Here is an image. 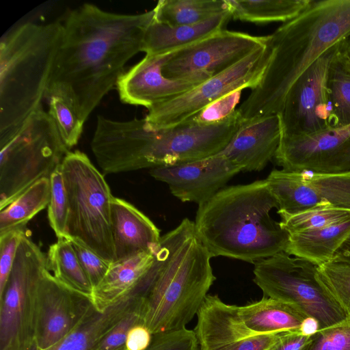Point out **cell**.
Listing matches in <instances>:
<instances>
[{
  "instance_id": "obj_20",
  "label": "cell",
  "mask_w": 350,
  "mask_h": 350,
  "mask_svg": "<svg viewBox=\"0 0 350 350\" xmlns=\"http://www.w3.org/2000/svg\"><path fill=\"white\" fill-rule=\"evenodd\" d=\"M282 137L278 113L243 121L221 152L241 172L263 170L275 157Z\"/></svg>"
},
{
  "instance_id": "obj_35",
  "label": "cell",
  "mask_w": 350,
  "mask_h": 350,
  "mask_svg": "<svg viewBox=\"0 0 350 350\" xmlns=\"http://www.w3.org/2000/svg\"><path fill=\"white\" fill-rule=\"evenodd\" d=\"M51 197L48 205V219L57 238L68 237V200L62 166L59 165L50 176Z\"/></svg>"
},
{
  "instance_id": "obj_23",
  "label": "cell",
  "mask_w": 350,
  "mask_h": 350,
  "mask_svg": "<svg viewBox=\"0 0 350 350\" xmlns=\"http://www.w3.org/2000/svg\"><path fill=\"white\" fill-rule=\"evenodd\" d=\"M231 18L228 11L197 24L171 26L154 17L146 31L142 51L157 55L176 51L224 29Z\"/></svg>"
},
{
  "instance_id": "obj_43",
  "label": "cell",
  "mask_w": 350,
  "mask_h": 350,
  "mask_svg": "<svg viewBox=\"0 0 350 350\" xmlns=\"http://www.w3.org/2000/svg\"><path fill=\"white\" fill-rule=\"evenodd\" d=\"M152 334L144 325L133 327L128 333L125 342L126 350H145L152 341Z\"/></svg>"
},
{
  "instance_id": "obj_38",
  "label": "cell",
  "mask_w": 350,
  "mask_h": 350,
  "mask_svg": "<svg viewBox=\"0 0 350 350\" xmlns=\"http://www.w3.org/2000/svg\"><path fill=\"white\" fill-rule=\"evenodd\" d=\"M68 238L81 267L94 288L103 280L111 263L78 239L69 237Z\"/></svg>"
},
{
  "instance_id": "obj_36",
  "label": "cell",
  "mask_w": 350,
  "mask_h": 350,
  "mask_svg": "<svg viewBox=\"0 0 350 350\" xmlns=\"http://www.w3.org/2000/svg\"><path fill=\"white\" fill-rule=\"evenodd\" d=\"M301 350H350V317L340 324L317 332Z\"/></svg>"
},
{
  "instance_id": "obj_9",
  "label": "cell",
  "mask_w": 350,
  "mask_h": 350,
  "mask_svg": "<svg viewBox=\"0 0 350 350\" xmlns=\"http://www.w3.org/2000/svg\"><path fill=\"white\" fill-rule=\"evenodd\" d=\"M253 273L254 282L266 297L291 304L315 319L320 329L349 317L323 283L318 266L307 260L281 252L256 262Z\"/></svg>"
},
{
  "instance_id": "obj_32",
  "label": "cell",
  "mask_w": 350,
  "mask_h": 350,
  "mask_svg": "<svg viewBox=\"0 0 350 350\" xmlns=\"http://www.w3.org/2000/svg\"><path fill=\"white\" fill-rule=\"evenodd\" d=\"M48 113L53 120L58 131L68 149L77 144L83 132L81 120L72 101L57 91L46 93Z\"/></svg>"
},
{
  "instance_id": "obj_27",
  "label": "cell",
  "mask_w": 350,
  "mask_h": 350,
  "mask_svg": "<svg viewBox=\"0 0 350 350\" xmlns=\"http://www.w3.org/2000/svg\"><path fill=\"white\" fill-rule=\"evenodd\" d=\"M326 90L330 128L349 125L350 57L342 49L341 42L328 68Z\"/></svg>"
},
{
  "instance_id": "obj_44",
  "label": "cell",
  "mask_w": 350,
  "mask_h": 350,
  "mask_svg": "<svg viewBox=\"0 0 350 350\" xmlns=\"http://www.w3.org/2000/svg\"><path fill=\"white\" fill-rule=\"evenodd\" d=\"M320 329L319 322L314 318L306 317L303 321L299 332L306 336H312Z\"/></svg>"
},
{
  "instance_id": "obj_18",
  "label": "cell",
  "mask_w": 350,
  "mask_h": 350,
  "mask_svg": "<svg viewBox=\"0 0 350 350\" xmlns=\"http://www.w3.org/2000/svg\"><path fill=\"white\" fill-rule=\"evenodd\" d=\"M175 51L146 55L140 62L124 71L116 84L120 100L126 104L150 109L187 92L210 78L198 76L172 79L164 76L163 66Z\"/></svg>"
},
{
  "instance_id": "obj_19",
  "label": "cell",
  "mask_w": 350,
  "mask_h": 350,
  "mask_svg": "<svg viewBox=\"0 0 350 350\" xmlns=\"http://www.w3.org/2000/svg\"><path fill=\"white\" fill-rule=\"evenodd\" d=\"M240 169L221 152L191 162L152 168L150 175L166 183L173 196L183 202H205Z\"/></svg>"
},
{
  "instance_id": "obj_45",
  "label": "cell",
  "mask_w": 350,
  "mask_h": 350,
  "mask_svg": "<svg viewBox=\"0 0 350 350\" xmlns=\"http://www.w3.org/2000/svg\"><path fill=\"white\" fill-rule=\"evenodd\" d=\"M333 259L350 264V234L337 250Z\"/></svg>"
},
{
  "instance_id": "obj_47",
  "label": "cell",
  "mask_w": 350,
  "mask_h": 350,
  "mask_svg": "<svg viewBox=\"0 0 350 350\" xmlns=\"http://www.w3.org/2000/svg\"><path fill=\"white\" fill-rule=\"evenodd\" d=\"M28 350H40V349L38 348V347L36 342V340H35V342L31 345V346L29 348Z\"/></svg>"
},
{
  "instance_id": "obj_37",
  "label": "cell",
  "mask_w": 350,
  "mask_h": 350,
  "mask_svg": "<svg viewBox=\"0 0 350 350\" xmlns=\"http://www.w3.org/2000/svg\"><path fill=\"white\" fill-rule=\"evenodd\" d=\"M142 297L107 332L94 350H119L125 347L126 336L130 329L135 325L142 324Z\"/></svg>"
},
{
  "instance_id": "obj_40",
  "label": "cell",
  "mask_w": 350,
  "mask_h": 350,
  "mask_svg": "<svg viewBox=\"0 0 350 350\" xmlns=\"http://www.w3.org/2000/svg\"><path fill=\"white\" fill-rule=\"evenodd\" d=\"M25 234V230H14L0 235V294L6 284Z\"/></svg>"
},
{
  "instance_id": "obj_29",
  "label": "cell",
  "mask_w": 350,
  "mask_h": 350,
  "mask_svg": "<svg viewBox=\"0 0 350 350\" xmlns=\"http://www.w3.org/2000/svg\"><path fill=\"white\" fill-rule=\"evenodd\" d=\"M50 197L49 178H42L27 188L0 210V235L14 230H25L29 221L48 206Z\"/></svg>"
},
{
  "instance_id": "obj_42",
  "label": "cell",
  "mask_w": 350,
  "mask_h": 350,
  "mask_svg": "<svg viewBox=\"0 0 350 350\" xmlns=\"http://www.w3.org/2000/svg\"><path fill=\"white\" fill-rule=\"evenodd\" d=\"M310 337L300 332H282L269 350H301Z\"/></svg>"
},
{
  "instance_id": "obj_46",
  "label": "cell",
  "mask_w": 350,
  "mask_h": 350,
  "mask_svg": "<svg viewBox=\"0 0 350 350\" xmlns=\"http://www.w3.org/2000/svg\"><path fill=\"white\" fill-rule=\"evenodd\" d=\"M341 47L350 57V33L341 42Z\"/></svg>"
},
{
  "instance_id": "obj_39",
  "label": "cell",
  "mask_w": 350,
  "mask_h": 350,
  "mask_svg": "<svg viewBox=\"0 0 350 350\" xmlns=\"http://www.w3.org/2000/svg\"><path fill=\"white\" fill-rule=\"evenodd\" d=\"M145 350H199V344L194 330L185 327L152 334Z\"/></svg>"
},
{
  "instance_id": "obj_12",
  "label": "cell",
  "mask_w": 350,
  "mask_h": 350,
  "mask_svg": "<svg viewBox=\"0 0 350 350\" xmlns=\"http://www.w3.org/2000/svg\"><path fill=\"white\" fill-rule=\"evenodd\" d=\"M268 36L222 29L176 51L164 64V76L172 79L213 77L265 46Z\"/></svg>"
},
{
  "instance_id": "obj_48",
  "label": "cell",
  "mask_w": 350,
  "mask_h": 350,
  "mask_svg": "<svg viewBox=\"0 0 350 350\" xmlns=\"http://www.w3.org/2000/svg\"><path fill=\"white\" fill-rule=\"evenodd\" d=\"M119 350H126V347H123V348H122V349H119Z\"/></svg>"
},
{
  "instance_id": "obj_7",
  "label": "cell",
  "mask_w": 350,
  "mask_h": 350,
  "mask_svg": "<svg viewBox=\"0 0 350 350\" xmlns=\"http://www.w3.org/2000/svg\"><path fill=\"white\" fill-rule=\"evenodd\" d=\"M0 210L42 178H50L69 149L42 106L0 138Z\"/></svg>"
},
{
  "instance_id": "obj_15",
  "label": "cell",
  "mask_w": 350,
  "mask_h": 350,
  "mask_svg": "<svg viewBox=\"0 0 350 350\" xmlns=\"http://www.w3.org/2000/svg\"><path fill=\"white\" fill-rule=\"evenodd\" d=\"M274 159L290 171L350 172V124L310 134L282 135Z\"/></svg>"
},
{
  "instance_id": "obj_3",
  "label": "cell",
  "mask_w": 350,
  "mask_h": 350,
  "mask_svg": "<svg viewBox=\"0 0 350 350\" xmlns=\"http://www.w3.org/2000/svg\"><path fill=\"white\" fill-rule=\"evenodd\" d=\"M350 33V0H312L268 36L270 57L259 84L237 110L243 121L279 113L297 79Z\"/></svg>"
},
{
  "instance_id": "obj_16",
  "label": "cell",
  "mask_w": 350,
  "mask_h": 350,
  "mask_svg": "<svg viewBox=\"0 0 350 350\" xmlns=\"http://www.w3.org/2000/svg\"><path fill=\"white\" fill-rule=\"evenodd\" d=\"M93 306L90 297L57 280L46 269L36 299L35 340L46 350L68 335Z\"/></svg>"
},
{
  "instance_id": "obj_34",
  "label": "cell",
  "mask_w": 350,
  "mask_h": 350,
  "mask_svg": "<svg viewBox=\"0 0 350 350\" xmlns=\"http://www.w3.org/2000/svg\"><path fill=\"white\" fill-rule=\"evenodd\" d=\"M321 280L350 317V264L332 259L318 266Z\"/></svg>"
},
{
  "instance_id": "obj_21",
  "label": "cell",
  "mask_w": 350,
  "mask_h": 350,
  "mask_svg": "<svg viewBox=\"0 0 350 350\" xmlns=\"http://www.w3.org/2000/svg\"><path fill=\"white\" fill-rule=\"evenodd\" d=\"M114 262L154 252L160 230L143 213L123 199L113 197L111 206Z\"/></svg>"
},
{
  "instance_id": "obj_25",
  "label": "cell",
  "mask_w": 350,
  "mask_h": 350,
  "mask_svg": "<svg viewBox=\"0 0 350 350\" xmlns=\"http://www.w3.org/2000/svg\"><path fill=\"white\" fill-rule=\"evenodd\" d=\"M154 252L111 263L103 280L93 290L94 306L98 310H105L129 294L151 265Z\"/></svg>"
},
{
  "instance_id": "obj_24",
  "label": "cell",
  "mask_w": 350,
  "mask_h": 350,
  "mask_svg": "<svg viewBox=\"0 0 350 350\" xmlns=\"http://www.w3.org/2000/svg\"><path fill=\"white\" fill-rule=\"evenodd\" d=\"M239 313L245 325L258 335L299 332L308 317L295 306L267 297L239 306Z\"/></svg>"
},
{
  "instance_id": "obj_41",
  "label": "cell",
  "mask_w": 350,
  "mask_h": 350,
  "mask_svg": "<svg viewBox=\"0 0 350 350\" xmlns=\"http://www.w3.org/2000/svg\"><path fill=\"white\" fill-rule=\"evenodd\" d=\"M241 92L237 91L220 98L191 119L202 123H213L226 118L237 109Z\"/></svg>"
},
{
  "instance_id": "obj_22",
  "label": "cell",
  "mask_w": 350,
  "mask_h": 350,
  "mask_svg": "<svg viewBox=\"0 0 350 350\" xmlns=\"http://www.w3.org/2000/svg\"><path fill=\"white\" fill-rule=\"evenodd\" d=\"M141 298L135 291H131L105 310H98L93 305L68 335L46 350H94L107 332Z\"/></svg>"
},
{
  "instance_id": "obj_8",
  "label": "cell",
  "mask_w": 350,
  "mask_h": 350,
  "mask_svg": "<svg viewBox=\"0 0 350 350\" xmlns=\"http://www.w3.org/2000/svg\"><path fill=\"white\" fill-rule=\"evenodd\" d=\"M61 166L68 200V237L113 263L111 206L114 196L103 174L79 150L69 151Z\"/></svg>"
},
{
  "instance_id": "obj_2",
  "label": "cell",
  "mask_w": 350,
  "mask_h": 350,
  "mask_svg": "<svg viewBox=\"0 0 350 350\" xmlns=\"http://www.w3.org/2000/svg\"><path fill=\"white\" fill-rule=\"evenodd\" d=\"M243 120L237 109L213 123L190 119L152 130L144 118L117 121L98 116L91 149L104 174L201 160L222 152Z\"/></svg>"
},
{
  "instance_id": "obj_11",
  "label": "cell",
  "mask_w": 350,
  "mask_h": 350,
  "mask_svg": "<svg viewBox=\"0 0 350 350\" xmlns=\"http://www.w3.org/2000/svg\"><path fill=\"white\" fill-rule=\"evenodd\" d=\"M268 41L237 64L187 92L148 109L146 126L159 130L179 125L220 98L245 88L253 90L261 81L269 61Z\"/></svg>"
},
{
  "instance_id": "obj_31",
  "label": "cell",
  "mask_w": 350,
  "mask_h": 350,
  "mask_svg": "<svg viewBox=\"0 0 350 350\" xmlns=\"http://www.w3.org/2000/svg\"><path fill=\"white\" fill-rule=\"evenodd\" d=\"M153 10L155 20L171 26L197 24L228 11L226 0H160Z\"/></svg>"
},
{
  "instance_id": "obj_13",
  "label": "cell",
  "mask_w": 350,
  "mask_h": 350,
  "mask_svg": "<svg viewBox=\"0 0 350 350\" xmlns=\"http://www.w3.org/2000/svg\"><path fill=\"white\" fill-rule=\"evenodd\" d=\"M265 180L278 201V215L295 214L317 206L350 211V172L274 169Z\"/></svg>"
},
{
  "instance_id": "obj_33",
  "label": "cell",
  "mask_w": 350,
  "mask_h": 350,
  "mask_svg": "<svg viewBox=\"0 0 350 350\" xmlns=\"http://www.w3.org/2000/svg\"><path fill=\"white\" fill-rule=\"evenodd\" d=\"M282 228L288 234L319 229L350 219V211L317 206L295 214H279Z\"/></svg>"
},
{
  "instance_id": "obj_14",
  "label": "cell",
  "mask_w": 350,
  "mask_h": 350,
  "mask_svg": "<svg viewBox=\"0 0 350 350\" xmlns=\"http://www.w3.org/2000/svg\"><path fill=\"white\" fill-rule=\"evenodd\" d=\"M340 42L315 61L289 90L278 113L282 135H306L330 129L326 79L329 64Z\"/></svg>"
},
{
  "instance_id": "obj_4",
  "label": "cell",
  "mask_w": 350,
  "mask_h": 350,
  "mask_svg": "<svg viewBox=\"0 0 350 350\" xmlns=\"http://www.w3.org/2000/svg\"><path fill=\"white\" fill-rule=\"evenodd\" d=\"M211 258L188 218L161 236L139 281L142 324L152 334L185 328L197 314L216 279Z\"/></svg>"
},
{
  "instance_id": "obj_26",
  "label": "cell",
  "mask_w": 350,
  "mask_h": 350,
  "mask_svg": "<svg viewBox=\"0 0 350 350\" xmlns=\"http://www.w3.org/2000/svg\"><path fill=\"white\" fill-rule=\"evenodd\" d=\"M350 234V219L316 230L289 234L288 254L319 266L332 260Z\"/></svg>"
},
{
  "instance_id": "obj_30",
  "label": "cell",
  "mask_w": 350,
  "mask_h": 350,
  "mask_svg": "<svg viewBox=\"0 0 350 350\" xmlns=\"http://www.w3.org/2000/svg\"><path fill=\"white\" fill-rule=\"evenodd\" d=\"M46 266L57 280L92 299L94 288L81 266L68 237H59L50 245Z\"/></svg>"
},
{
  "instance_id": "obj_17",
  "label": "cell",
  "mask_w": 350,
  "mask_h": 350,
  "mask_svg": "<svg viewBox=\"0 0 350 350\" xmlns=\"http://www.w3.org/2000/svg\"><path fill=\"white\" fill-rule=\"evenodd\" d=\"M199 350H269L279 334L258 335L241 320L239 306L208 295L197 313Z\"/></svg>"
},
{
  "instance_id": "obj_10",
  "label": "cell",
  "mask_w": 350,
  "mask_h": 350,
  "mask_svg": "<svg viewBox=\"0 0 350 350\" xmlns=\"http://www.w3.org/2000/svg\"><path fill=\"white\" fill-rule=\"evenodd\" d=\"M46 255L25 234L0 294V350H28L35 342L36 299Z\"/></svg>"
},
{
  "instance_id": "obj_5",
  "label": "cell",
  "mask_w": 350,
  "mask_h": 350,
  "mask_svg": "<svg viewBox=\"0 0 350 350\" xmlns=\"http://www.w3.org/2000/svg\"><path fill=\"white\" fill-rule=\"evenodd\" d=\"M279 209L264 180L225 187L198 205L196 233L212 257L255 264L284 252L289 234L271 215Z\"/></svg>"
},
{
  "instance_id": "obj_6",
  "label": "cell",
  "mask_w": 350,
  "mask_h": 350,
  "mask_svg": "<svg viewBox=\"0 0 350 350\" xmlns=\"http://www.w3.org/2000/svg\"><path fill=\"white\" fill-rule=\"evenodd\" d=\"M63 23H25L0 42V138L42 107L60 46Z\"/></svg>"
},
{
  "instance_id": "obj_1",
  "label": "cell",
  "mask_w": 350,
  "mask_h": 350,
  "mask_svg": "<svg viewBox=\"0 0 350 350\" xmlns=\"http://www.w3.org/2000/svg\"><path fill=\"white\" fill-rule=\"evenodd\" d=\"M152 9L139 14L105 11L84 3L70 12L47 92L57 91L73 103L84 123L124 72L127 62L142 51ZM46 92V93H47Z\"/></svg>"
},
{
  "instance_id": "obj_28",
  "label": "cell",
  "mask_w": 350,
  "mask_h": 350,
  "mask_svg": "<svg viewBox=\"0 0 350 350\" xmlns=\"http://www.w3.org/2000/svg\"><path fill=\"white\" fill-rule=\"evenodd\" d=\"M311 0H226L233 19L254 23L287 22L300 14Z\"/></svg>"
}]
</instances>
